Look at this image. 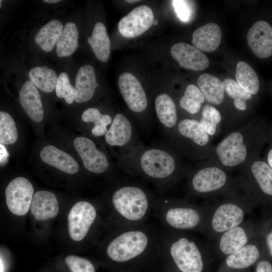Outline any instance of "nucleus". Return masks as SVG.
<instances>
[{
	"mask_svg": "<svg viewBox=\"0 0 272 272\" xmlns=\"http://www.w3.org/2000/svg\"><path fill=\"white\" fill-rule=\"evenodd\" d=\"M119 157L124 171L152 184L158 195H164L185 177L188 167L182 155L167 141L149 146L142 143Z\"/></svg>",
	"mask_w": 272,
	"mask_h": 272,
	"instance_id": "obj_1",
	"label": "nucleus"
},
{
	"mask_svg": "<svg viewBox=\"0 0 272 272\" xmlns=\"http://www.w3.org/2000/svg\"><path fill=\"white\" fill-rule=\"evenodd\" d=\"M105 248L107 257L121 272L152 270L161 265V231L154 224L116 228Z\"/></svg>",
	"mask_w": 272,
	"mask_h": 272,
	"instance_id": "obj_2",
	"label": "nucleus"
},
{
	"mask_svg": "<svg viewBox=\"0 0 272 272\" xmlns=\"http://www.w3.org/2000/svg\"><path fill=\"white\" fill-rule=\"evenodd\" d=\"M269 123L261 119L245 123L229 133L216 145L207 159L229 172L240 170L253 159L260 156L268 143Z\"/></svg>",
	"mask_w": 272,
	"mask_h": 272,
	"instance_id": "obj_3",
	"label": "nucleus"
},
{
	"mask_svg": "<svg viewBox=\"0 0 272 272\" xmlns=\"http://www.w3.org/2000/svg\"><path fill=\"white\" fill-rule=\"evenodd\" d=\"M160 229L161 265L165 272L208 271L210 257L191 232Z\"/></svg>",
	"mask_w": 272,
	"mask_h": 272,
	"instance_id": "obj_4",
	"label": "nucleus"
},
{
	"mask_svg": "<svg viewBox=\"0 0 272 272\" xmlns=\"http://www.w3.org/2000/svg\"><path fill=\"white\" fill-rule=\"evenodd\" d=\"M123 176L110 197L116 228L135 226L148 222L156 196L144 181Z\"/></svg>",
	"mask_w": 272,
	"mask_h": 272,
	"instance_id": "obj_5",
	"label": "nucleus"
},
{
	"mask_svg": "<svg viewBox=\"0 0 272 272\" xmlns=\"http://www.w3.org/2000/svg\"><path fill=\"white\" fill-rule=\"evenodd\" d=\"M153 214L161 228L167 230L205 233L207 220L206 204L198 206L187 199L158 195L153 204Z\"/></svg>",
	"mask_w": 272,
	"mask_h": 272,
	"instance_id": "obj_6",
	"label": "nucleus"
},
{
	"mask_svg": "<svg viewBox=\"0 0 272 272\" xmlns=\"http://www.w3.org/2000/svg\"><path fill=\"white\" fill-rule=\"evenodd\" d=\"M185 177L186 192L191 198H213L242 190L235 177L208 159L188 166Z\"/></svg>",
	"mask_w": 272,
	"mask_h": 272,
	"instance_id": "obj_7",
	"label": "nucleus"
},
{
	"mask_svg": "<svg viewBox=\"0 0 272 272\" xmlns=\"http://www.w3.org/2000/svg\"><path fill=\"white\" fill-rule=\"evenodd\" d=\"M253 202L242 190L213 198L206 203L207 220L205 233L216 238L242 224L250 213Z\"/></svg>",
	"mask_w": 272,
	"mask_h": 272,
	"instance_id": "obj_8",
	"label": "nucleus"
},
{
	"mask_svg": "<svg viewBox=\"0 0 272 272\" xmlns=\"http://www.w3.org/2000/svg\"><path fill=\"white\" fill-rule=\"evenodd\" d=\"M166 137L184 158L193 161L207 159L214 146L212 138L199 121L191 118H180L175 128Z\"/></svg>",
	"mask_w": 272,
	"mask_h": 272,
	"instance_id": "obj_9",
	"label": "nucleus"
},
{
	"mask_svg": "<svg viewBox=\"0 0 272 272\" xmlns=\"http://www.w3.org/2000/svg\"><path fill=\"white\" fill-rule=\"evenodd\" d=\"M235 177L253 202L262 198H272V169L260 156L239 170Z\"/></svg>",
	"mask_w": 272,
	"mask_h": 272,
	"instance_id": "obj_10",
	"label": "nucleus"
},
{
	"mask_svg": "<svg viewBox=\"0 0 272 272\" xmlns=\"http://www.w3.org/2000/svg\"><path fill=\"white\" fill-rule=\"evenodd\" d=\"M134 123L124 114L117 113L113 116L104 135L108 145L120 149V155L126 153L142 144L139 139Z\"/></svg>",
	"mask_w": 272,
	"mask_h": 272,
	"instance_id": "obj_11",
	"label": "nucleus"
},
{
	"mask_svg": "<svg viewBox=\"0 0 272 272\" xmlns=\"http://www.w3.org/2000/svg\"><path fill=\"white\" fill-rule=\"evenodd\" d=\"M97 215L96 209L90 202L80 201L75 203L67 216L71 238L75 241L82 240L95 222Z\"/></svg>",
	"mask_w": 272,
	"mask_h": 272,
	"instance_id": "obj_12",
	"label": "nucleus"
},
{
	"mask_svg": "<svg viewBox=\"0 0 272 272\" xmlns=\"http://www.w3.org/2000/svg\"><path fill=\"white\" fill-rule=\"evenodd\" d=\"M33 193V186L26 178L18 177L12 180L5 191L9 210L17 216L25 215L30 208Z\"/></svg>",
	"mask_w": 272,
	"mask_h": 272,
	"instance_id": "obj_13",
	"label": "nucleus"
},
{
	"mask_svg": "<svg viewBox=\"0 0 272 272\" xmlns=\"http://www.w3.org/2000/svg\"><path fill=\"white\" fill-rule=\"evenodd\" d=\"M119 91L129 110L136 114L146 111L148 105L147 94L140 81L132 74L123 73L119 77Z\"/></svg>",
	"mask_w": 272,
	"mask_h": 272,
	"instance_id": "obj_14",
	"label": "nucleus"
},
{
	"mask_svg": "<svg viewBox=\"0 0 272 272\" xmlns=\"http://www.w3.org/2000/svg\"><path fill=\"white\" fill-rule=\"evenodd\" d=\"M73 144L88 171L101 174L108 169L109 163L106 155L98 149L93 140L85 137H78L75 139Z\"/></svg>",
	"mask_w": 272,
	"mask_h": 272,
	"instance_id": "obj_15",
	"label": "nucleus"
},
{
	"mask_svg": "<svg viewBox=\"0 0 272 272\" xmlns=\"http://www.w3.org/2000/svg\"><path fill=\"white\" fill-rule=\"evenodd\" d=\"M252 230L249 221L228 230L216 238L217 253L225 257L247 244L252 239Z\"/></svg>",
	"mask_w": 272,
	"mask_h": 272,
	"instance_id": "obj_16",
	"label": "nucleus"
},
{
	"mask_svg": "<svg viewBox=\"0 0 272 272\" xmlns=\"http://www.w3.org/2000/svg\"><path fill=\"white\" fill-rule=\"evenodd\" d=\"M154 19L153 12L149 7L139 6L120 19L118 23V29L124 37H137L151 27Z\"/></svg>",
	"mask_w": 272,
	"mask_h": 272,
	"instance_id": "obj_17",
	"label": "nucleus"
},
{
	"mask_svg": "<svg viewBox=\"0 0 272 272\" xmlns=\"http://www.w3.org/2000/svg\"><path fill=\"white\" fill-rule=\"evenodd\" d=\"M260 256L258 247L251 240L241 249L226 256L216 272H249Z\"/></svg>",
	"mask_w": 272,
	"mask_h": 272,
	"instance_id": "obj_18",
	"label": "nucleus"
},
{
	"mask_svg": "<svg viewBox=\"0 0 272 272\" xmlns=\"http://www.w3.org/2000/svg\"><path fill=\"white\" fill-rule=\"evenodd\" d=\"M247 40L248 46L259 58L272 55V26L265 21L255 22L249 30Z\"/></svg>",
	"mask_w": 272,
	"mask_h": 272,
	"instance_id": "obj_19",
	"label": "nucleus"
},
{
	"mask_svg": "<svg viewBox=\"0 0 272 272\" xmlns=\"http://www.w3.org/2000/svg\"><path fill=\"white\" fill-rule=\"evenodd\" d=\"M171 54L179 65L194 71L205 70L209 65V60L200 50L185 42L174 44L171 48Z\"/></svg>",
	"mask_w": 272,
	"mask_h": 272,
	"instance_id": "obj_20",
	"label": "nucleus"
},
{
	"mask_svg": "<svg viewBox=\"0 0 272 272\" xmlns=\"http://www.w3.org/2000/svg\"><path fill=\"white\" fill-rule=\"evenodd\" d=\"M154 105L158 123L166 136L173 130L180 119L177 106L170 95L165 92L156 97Z\"/></svg>",
	"mask_w": 272,
	"mask_h": 272,
	"instance_id": "obj_21",
	"label": "nucleus"
},
{
	"mask_svg": "<svg viewBox=\"0 0 272 272\" xmlns=\"http://www.w3.org/2000/svg\"><path fill=\"white\" fill-rule=\"evenodd\" d=\"M20 104L28 117L35 122L44 118V109L39 93L30 80L26 81L19 92Z\"/></svg>",
	"mask_w": 272,
	"mask_h": 272,
	"instance_id": "obj_22",
	"label": "nucleus"
},
{
	"mask_svg": "<svg viewBox=\"0 0 272 272\" xmlns=\"http://www.w3.org/2000/svg\"><path fill=\"white\" fill-rule=\"evenodd\" d=\"M40 157L44 163L64 173L73 174L79 170L78 162L72 156L54 146L43 147Z\"/></svg>",
	"mask_w": 272,
	"mask_h": 272,
	"instance_id": "obj_23",
	"label": "nucleus"
},
{
	"mask_svg": "<svg viewBox=\"0 0 272 272\" xmlns=\"http://www.w3.org/2000/svg\"><path fill=\"white\" fill-rule=\"evenodd\" d=\"M98 86L95 70L88 64L82 66L78 70L75 80L74 100L77 103H85L94 96Z\"/></svg>",
	"mask_w": 272,
	"mask_h": 272,
	"instance_id": "obj_24",
	"label": "nucleus"
},
{
	"mask_svg": "<svg viewBox=\"0 0 272 272\" xmlns=\"http://www.w3.org/2000/svg\"><path fill=\"white\" fill-rule=\"evenodd\" d=\"M30 210L37 220H46L55 218L59 212L55 195L46 190L37 191L33 195Z\"/></svg>",
	"mask_w": 272,
	"mask_h": 272,
	"instance_id": "obj_25",
	"label": "nucleus"
},
{
	"mask_svg": "<svg viewBox=\"0 0 272 272\" xmlns=\"http://www.w3.org/2000/svg\"><path fill=\"white\" fill-rule=\"evenodd\" d=\"M222 32L214 23H207L196 29L192 34V43L195 47L206 52L216 50L220 44Z\"/></svg>",
	"mask_w": 272,
	"mask_h": 272,
	"instance_id": "obj_26",
	"label": "nucleus"
},
{
	"mask_svg": "<svg viewBox=\"0 0 272 272\" xmlns=\"http://www.w3.org/2000/svg\"><path fill=\"white\" fill-rule=\"evenodd\" d=\"M198 87L205 99L210 104L218 106L225 99L223 83L217 77L209 74H203L197 80Z\"/></svg>",
	"mask_w": 272,
	"mask_h": 272,
	"instance_id": "obj_27",
	"label": "nucleus"
},
{
	"mask_svg": "<svg viewBox=\"0 0 272 272\" xmlns=\"http://www.w3.org/2000/svg\"><path fill=\"white\" fill-rule=\"evenodd\" d=\"M87 41L97 59L103 62L108 60L111 43L103 23L98 22L95 24L92 36L88 37Z\"/></svg>",
	"mask_w": 272,
	"mask_h": 272,
	"instance_id": "obj_28",
	"label": "nucleus"
},
{
	"mask_svg": "<svg viewBox=\"0 0 272 272\" xmlns=\"http://www.w3.org/2000/svg\"><path fill=\"white\" fill-rule=\"evenodd\" d=\"M63 26L57 20H52L43 26L35 36V42L43 51L50 52L56 44Z\"/></svg>",
	"mask_w": 272,
	"mask_h": 272,
	"instance_id": "obj_29",
	"label": "nucleus"
},
{
	"mask_svg": "<svg viewBox=\"0 0 272 272\" xmlns=\"http://www.w3.org/2000/svg\"><path fill=\"white\" fill-rule=\"evenodd\" d=\"M79 33L73 22H67L56 44V52L59 57L71 56L78 46Z\"/></svg>",
	"mask_w": 272,
	"mask_h": 272,
	"instance_id": "obj_30",
	"label": "nucleus"
},
{
	"mask_svg": "<svg viewBox=\"0 0 272 272\" xmlns=\"http://www.w3.org/2000/svg\"><path fill=\"white\" fill-rule=\"evenodd\" d=\"M236 78L238 84L252 95L257 94L259 90V81L257 75L247 63L239 61L236 65Z\"/></svg>",
	"mask_w": 272,
	"mask_h": 272,
	"instance_id": "obj_31",
	"label": "nucleus"
},
{
	"mask_svg": "<svg viewBox=\"0 0 272 272\" xmlns=\"http://www.w3.org/2000/svg\"><path fill=\"white\" fill-rule=\"evenodd\" d=\"M30 80L40 90L50 93L55 89L57 75L48 66H37L32 68L28 73Z\"/></svg>",
	"mask_w": 272,
	"mask_h": 272,
	"instance_id": "obj_32",
	"label": "nucleus"
},
{
	"mask_svg": "<svg viewBox=\"0 0 272 272\" xmlns=\"http://www.w3.org/2000/svg\"><path fill=\"white\" fill-rule=\"evenodd\" d=\"M113 118L109 114H102L98 109L95 107L86 109L82 115L83 121L93 124L91 131L92 135L95 137L105 135L108 129V126L111 125Z\"/></svg>",
	"mask_w": 272,
	"mask_h": 272,
	"instance_id": "obj_33",
	"label": "nucleus"
},
{
	"mask_svg": "<svg viewBox=\"0 0 272 272\" xmlns=\"http://www.w3.org/2000/svg\"><path fill=\"white\" fill-rule=\"evenodd\" d=\"M205 100L199 88L194 84H189L186 87L179 103L182 109L190 115H195L200 111Z\"/></svg>",
	"mask_w": 272,
	"mask_h": 272,
	"instance_id": "obj_34",
	"label": "nucleus"
},
{
	"mask_svg": "<svg viewBox=\"0 0 272 272\" xmlns=\"http://www.w3.org/2000/svg\"><path fill=\"white\" fill-rule=\"evenodd\" d=\"M223 120L220 112L214 106L206 104L202 108L198 121L209 134L213 138L221 128Z\"/></svg>",
	"mask_w": 272,
	"mask_h": 272,
	"instance_id": "obj_35",
	"label": "nucleus"
},
{
	"mask_svg": "<svg viewBox=\"0 0 272 272\" xmlns=\"http://www.w3.org/2000/svg\"><path fill=\"white\" fill-rule=\"evenodd\" d=\"M222 82L225 92L233 100L234 107L239 111H245L247 107V101L251 99L252 95L243 89L233 79H226Z\"/></svg>",
	"mask_w": 272,
	"mask_h": 272,
	"instance_id": "obj_36",
	"label": "nucleus"
},
{
	"mask_svg": "<svg viewBox=\"0 0 272 272\" xmlns=\"http://www.w3.org/2000/svg\"><path fill=\"white\" fill-rule=\"evenodd\" d=\"M18 137L16 123L7 112H0V143L4 145L14 144Z\"/></svg>",
	"mask_w": 272,
	"mask_h": 272,
	"instance_id": "obj_37",
	"label": "nucleus"
},
{
	"mask_svg": "<svg viewBox=\"0 0 272 272\" xmlns=\"http://www.w3.org/2000/svg\"><path fill=\"white\" fill-rule=\"evenodd\" d=\"M55 89L58 97L63 98L68 104L73 103L74 100L75 88L71 84L66 73L61 72L59 75Z\"/></svg>",
	"mask_w": 272,
	"mask_h": 272,
	"instance_id": "obj_38",
	"label": "nucleus"
},
{
	"mask_svg": "<svg viewBox=\"0 0 272 272\" xmlns=\"http://www.w3.org/2000/svg\"><path fill=\"white\" fill-rule=\"evenodd\" d=\"M65 262L71 272H95L94 264L87 258L70 255L65 258Z\"/></svg>",
	"mask_w": 272,
	"mask_h": 272,
	"instance_id": "obj_39",
	"label": "nucleus"
},
{
	"mask_svg": "<svg viewBox=\"0 0 272 272\" xmlns=\"http://www.w3.org/2000/svg\"><path fill=\"white\" fill-rule=\"evenodd\" d=\"M175 11L179 19L183 22H188L191 19L192 10L189 1L174 0L172 1Z\"/></svg>",
	"mask_w": 272,
	"mask_h": 272,
	"instance_id": "obj_40",
	"label": "nucleus"
},
{
	"mask_svg": "<svg viewBox=\"0 0 272 272\" xmlns=\"http://www.w3.org/2000/svg\"><path fill=\"white\" fill-rule=\"evenodd\" d=\"M268 146L263 157L265 161L272 169V123H269L268 130Z\"/></svg>",
	"mask_w": 272,
	"mask_h": 272,
	"instance_id": "obj_41",
	"label": "nucleus"
},
{
	"mask_svg": "<svg viewBox=\"0 0 272 272\" xmlns=\"http://www.w3.org/2000/svg\"><path fill=\"white\" fill-rule=\"evenodd\" d=\"M255 265L254 272H272V264L267 260H259Z\"/></svg>",
	"mask_w": 272,
	"mask_h": 272,
	"instance_id": "obj_42",
	"label": "nucleus"
},
{
	"mask_svg": "<svg viewBox=\"0 0 272 272\" xmlns=\"http://www.w3.org/2000/svg\"><path fill=\"white\" fill-rule=\"evenodd\" d=\"M265 241L270 256L272 257V231L268 232L265 237Z\"/></svg>",
	"mask_w": 272,
	"mask_h": 272,
	"instance_id": "obj_43",
	"label": "nucleus"
},
{
	"mask_svg": "<svg viewBox=\"0 0 272 272\" xmlns=\"http://www.w3.org/2000/svg\"><path fill=\"white\" fill-rule=\"evenodd\" d=\"M1 147V163H3L6 161L8 157V153L5 147L2 145H0Z\"/></svg>",
	"mask_w": 272,
	"mask_h": 272,
	"instance_id": "obj_44",
	"label": "nucleus"
},
{
	"mask_svg": "<svg viewBox=\"0 0 272 272\" xmlns=\"http://www.w3.org/2000/svg\"><path fill=\"white\" fill-rule=\"evenodd\" d=\"M43 2L49 4H54L60 2V0H44Z\"/></svg>",
	"mask_w": 272,
	"mask_h": 272,
	"instance_id": "obj_45",
	"label": "nucleus"
},
{
	"mask_svg": "<svg viewBox=\"0 0 272 272\" xmlns=\"http://www.w3.org/2000/svg\"><path fill=\"white\" fill-rule=\"evenodd\" d=\"M139 0H128V1H126V2L127 3H129V4H132V3H134L135 2H139Z\"/></svg>",
	"mask_w": 272,
	"mask_h": 272,
	"instance_id": "obj_46",
	"label": "nucleus"
}]
</instances>
